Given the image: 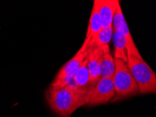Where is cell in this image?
Listing matches in <instances>:
<instances>
[{"label": "cell", "instance_id": "cell-10", "mask_svg": "<svg viewBox=\"0 0 156 117\" xmlns=\"http://www.w3.org/2000/svg\"><path fill=\"white\" fill-rule=\"evenodd\" d=\"M103 54L102 48L97 47L92 48L88 55V70L90 79L92 84H94L100 79L99 75V64H100L101 57Z\"/></svg>", "mask_w": 156, "mask_h": 117}, {"label": "cell", "instance_id": "cell-5", "mask_svg": "<svg viewBox=\"0 0 156 117\" xmlns=\"http://www.w3.org/2000/svg\"><path fill=\"white\" fill-rule=\"evenodd\" d=\"M112 27L113 30H119L120 32H121L126 38L127 44V56H132L134 58L144 60L142 56L139 53V50L136 48L135 44H134L133 39H132V35L129 32L128 26H127L126 20H125L123 13H122L120 4L118 5L116 11H115L114 16H113Z\"/></svg>", "mask_w": 156, "mask_h": 117}, {"label": "cell", "instance_id": "cell-3", "mask_svg": "<svg viewBox=\"0 0 156 117\" xmlns=\"http://www.w3.org/2000/svg\"><path fill=\"white\" fill-rule=\"evenodd\" d=\"M126 65L137 83L140 93H155L156 75L144 60L127 56Z\"/></svg>", "mask_w": 156, "mask_h": 117}, {"label": "cell", "instance_id": "cell-7", "mask_svg": "<svg viewBox=\"0 0 156 117\" xmlns=\"http://www.w3.org/2000/svg\"><path fill=\"white\" fill-rule=\"evenodd\" d=\"M101 28H102V25H101V18L100 14H99L98 7L97 6L95 2L94 1L93 9H92L91 15L89 20L88 27H87L86 37L83 44V45L86 46L87 49L94 48L97 37Z\"/></svg>", "mask_w": 156, "mask_h": 117}, {"label": "cell", "instance_id": "cell-12", "mask_svg": "<svg viewBox=\"0 0 156 117\" xmlns=\"http://www.w3.org/2000/svg\"><path fill=\"white\" fill-rule=\"evenodd\" d=\"M113 30L112 39L114 45V58L115 59L122 60L125 64H127V44L126 38L120 31Z\"/></svg>", "mask_w": 156, "mask_h": 117}, {"label": "cell", "instance_id": "cell-13", "mask_svg": "<svg viewBox=\"0 0 156 117\" xmlns=\"http://www.w3.org/2000/svg\"><path fill=\"white\" fill-rule=\"evenodd\" d=\"M113 31L112 26L108 27L101 28L98 37H97L94 48L101 47L105 46V45H107L111 42V40L112 39Z\"/></svg>", "mask_w": 156, "mask_h": 117}, {"label": "cell", "instance_id": "cell-2", "mask_svg": "<svg viewBox=\"0 0 156 117\" xmlns=\"http://www.w3.org/2000/svg\"><path fill=\"white\" fill-rule=\"evenodd\" d=\"M114 62L115 71L112 79L115 95L111 101L112 102L131 97L139 93L137 83L126 64L119 59L114 58Z\"/></svg>", "mask_w": 156, "mask_h": 117}, {"label": "cell", "instance_id": "cell-6", "mask_svg": "<svg viewBox=\"0 0 156 117\" xmlns=\"http://www.w3.org/2000/svg\"><path fill=\"white\" fill-rule=\"evenodd\" d=\"M90 51L91 49H86L83 46H81L75 56L60 68L58 73L57 74L55 78L61 79L65 77H74L85 59L88 56Z\"/></svg>", "mask_w": 156, "mask_h": 117}, {"label": "cell", "instance_id": "cell-11", "mask_svg": "<svg viewBox=\"0 0 156 117\" xmlns=\"http://www.w3.org/2000/svg\"><path fill=\"white\" fill-rule=\"evenodd\" d=\"M74 79L76 83L78 89L83 93L86 94L87 92L93 86L90 79L88 70V56L85 59L82 63L81 68L78 70L74 76Z\"/></svg>", "mask_w": 156, "mask_h": 117}, {"label": "cell", "instance_id": "cell-9", "mask_svg": "<svg viewBox=\"0 0 156 117\" xmlns=\"http://www.w3.org/2000/svg\"><path fill=\"white\" fill-rule=\"evenodd\" d=\"M101 48L103 54L99 64V75L100 78H112L115 71L114 58L110 53L108 44Z\"/></svg>", "mask_w": 156, "mask_h": 117}, {"label": "cell", "instance_id": "cell-8", "mask_svg": "<svg viewBox=\"0 0 156 117\" xmlns=\"http://www.w3.org/2000/svg\"><path fill=\"white\" fill-rule=\"evenodd\" d=\"M94 2L98 7L102 28L112 26L113 16L120 2L118 0H94Z\"/></svg>", "mask_w": 156, "mask_h": 117}, {"label": "cell", "instance_id": "cell-4", "mask_svg": "<svg viewBox=\"0 0 156 117\" xmlns=\"http://www.w3.org/2000/svg\"><path fill=\"white\" fill-rule=\"evenodd\" d=\"M115 95L112 78H100L87 92L85 96V103L87 106L107 104L113 99Z\"/></svg>", "mask_w": 156, "mask_h": 117}, {"label": "cell", "instance_id": "cell-1", "mask_svg": "<svg viewBox=\"0 0 156 117\" xmlns=\"http://www.w3.org/2000/svg\"><path fill=\"white\" fill-rule=\"evenodd\" d=\"M45 96L50 108L60 117H70L78 109L86 105V94L66 86L51 83Z\"/></svg>", "mask_w": 156, "mask_h": 117}]
</instances>
